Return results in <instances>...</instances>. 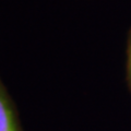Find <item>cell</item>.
Here are the masks:
<instances>
[{"label":"cell","instance_id":"obj_1","mask_svg":"<svg viewBox=\"0 0 131 131\" xmlns=\"http://www.w3.org/2000/svg\"><path fill=\"white\" fill-rule=\"evenodd\" d=\"M0 131H22L13 101L0 79Z\"/></svg>","mask_w":131,"mask_h":131},{"label":"cell","instance_id":"obj_2","mask_svg":"<svg viewBox=\"0 0 131 131\" xmlns=\"http://www.w3.org/2000/svg\"><path fill=\"white\" fill-rule=\"evenodd\" d=\"M127 83H128V88L131 92V28L128 32V36H127Z\"/></svg>","mask_w":131,"mask_h":131}]
</instances>
